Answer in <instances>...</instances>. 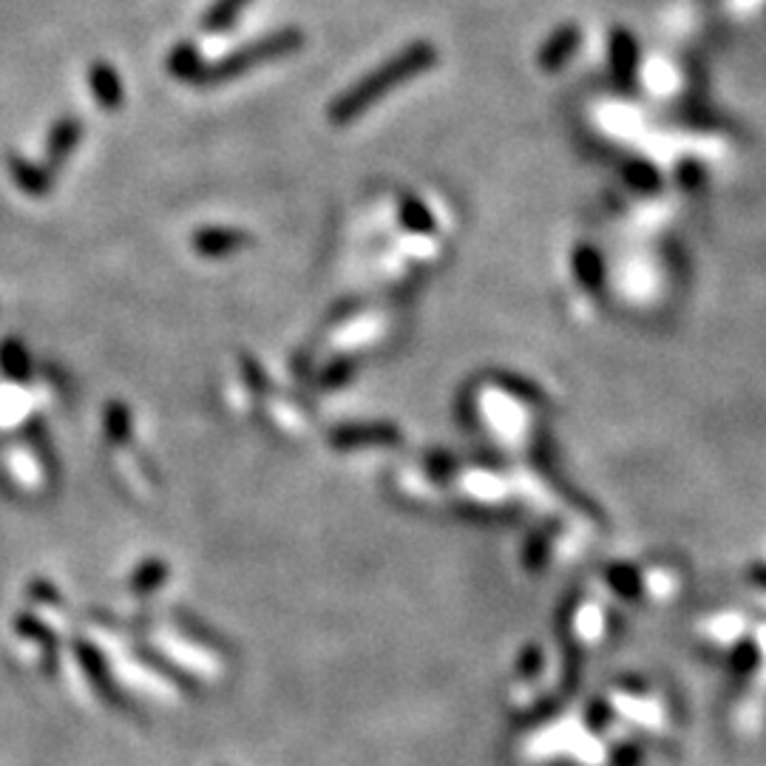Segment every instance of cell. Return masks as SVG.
I'll list each match as a JSON object with an SVG mask.
<instances>
[{
	"instance_id": "cell-23",
	"label": "cell",
	"mask_w": 766,
	"mask_h": 766,
	"mask_svg": "<svg viewBox=\"0 0 766 766\" xmlns=\"http://www.w3.org/2000/svg\"><path fill=\"white\" fill-rule=\"evenodd\" d=\"M749 579H753L758 588L766 591V565H755V568L749 571Z\"/></svg>"
},
{
	"instance_id": "cell-4",
	"label": "cell",
	"mask_w": 766,
	"mask_h": 766,
	"mask_svg": "<svg viewBox=\"0 0 766 766\" xmlns=\"http://www.w3.org/2000/svg\"><path fill=\"white\" fill-rule=\"evenodd\" d=\"M397 429L390 423H361V426H338L330 435V443L336 449H358V446H383V443H395Z\"/></svg>"
},
{
	"instance_id": "cell-7",
	"label": "cell",
	"mask_w": 766,
	"mask_h": 766,
	"mask_svg": "<svg viewBox=\"0 0 766 766\" xmlns=\"http://www.w3.org/2000/svg\"><path fill=\"white\" fill-rule=\"evenodd\" d=\"M9 171H12V179L18 182L20 191L32 193V196H43L52 188V171L34 166V162L18 157V153L9 157Z\"/></svg>"
},
{
	"instance_id": "cell-9",
	"label": "cell",
	"mask_w": 766,
	"mask_h": 766,
	"mask_svg": "<svg viewBox=\"0 0 766 766\" xmlns=\"http://www.w3.org/2000/svg\"><path fill=\"white\" fill-rule=\"evenodd\" d=\"M168 576H171V568H168L166 560H146L131 574L128 588H131V594H137V596H148V594H153L157 588H162V585L168 582Z\"/></svg>"
},
{
	"instance_id": "cell-8",
	"label": "cell",
	"mask_w": 766,
	"mask_h": 766,
	"mask_svg": "<svg viewBox=\"0 0 766 766\" xmlns=\"http://www.w3.org/2000/svg\"><path fill=\"white\" fill-rule=\"evenodd\" d=\"M88 83H92L94 97H97L108 111H114V108L123 103V79H119V74L114 72L108 63H94L92 72H88Z\"/></svg>"
},
{
	"instance_id": "cell-1",
	"label": "cell",
	"mask_w": 766,
	"mask_h": 766,
	"mask_svg": "<svg viewBox=\"0 0 766 766\" xmlns=\"http://www.w3.org/2000/svg\"><path fill=\"white\" fill-rule=\"evenodd\" d=\"M437 63V49L426 40L421 43H412V46L403 49L401 54L390 57L381 68H375L372 74H366L364 79H358L350 92H344L341 97L332 103L330 119L336 126H347L352 119H358L361 114L370 111L377 99H383L390 92H395L401 83L417 77V74L429 72Z\"/></svg>"
},
{
	"instance_id": "cell-18",
	"label": "cell",
	"mask_w": 766,
	"mask_h": 766,
	"mask_svg": "<svg viewBox=\"0 0 766 766\" xmlns=\"http://www.w3.org/2000/svg\"><path fill=\"white\" fill-rule=\"evenodd\" d=\"M177 616H179V621H182V628H185V634H188V630H191L193 639H199V641H202V645H213V648H225L219 636L208 634V628H205V625H202V621L196 619V616H191V614H177Z\"/></svg>"
},
{
	"instance_id": "cell-13",
	"label": "cell",
	"mask_w": 766,
	"mask_h": 766,
	"mask_svg": "<svg viewBox=\"0 0 766 766\" xmlns=\"http://www.w3.org/2000/svg\"><path fill=\"white\" fill-rule=\"evenodd\" d=\"M245 7L247 0H216L211 12L205 14V20H202V26H205V32H222V29L233 26V20Z\"/></svg>"
},
{
	"instance_id": "cell-15",
	"label": "cell",
	"mask_w": 766,
	"mask_h": 766,
	"mask_svg": "<svg viewBox=\"0 0 766 766\" xmlns=\"http://www.w3.org/2000/svg\"><path fill=\"white\" fill-rule=\"evenodd\" d=\"M401 216H403V225L409 227V231H417V233H429L432 227V216H429V211L417 202V199H406L403 202V208H401Z\"/></svg>"
},
{
	"instance_id": "cell-10",
	"label": "cell",
	"mask_w": 766,
	"mask_h": 766,
	"mask_svg": "<svg viewBox=\"0 0 766 766\" xmlns=\"http://www.w3.org/2000/svg\"><path fill=\"white\" fill-rule=\"evenodd\" d=\"M202 68H205V63H202V57H199L196 46H188V43L173 49L171 57H168V72H171L177 79H193V83H196Z\"/></svg>"
},
{
	"instance_id": "cell-14",
	"label": "cell",
	"mask_w": 766,
	"mask_h": 766,
	"mask_svg": "<svg viewBox=\"0 0 766 766\" xmlns=\"http://www.w3.org/2000/svg\"><path fill=\"white\" fill-rule=\"evenodd\" d=\"M106 432L114 443L128 440V435H131V415H128V409L123 403H111V406H108Z\"/></svg>"
},
{
	"instance_id": "cell-20",
	"label": "cell",
	"mask_w": 766,
	"mask_h": 766,
	"mask_svg": "<svg viewBox=\"0 0 766 766\" xmlns=\"http://www.w3.org/2000/svg\"><path fill=\"white\" fill-rule=\"evenodd\" d=\"M350 375H352V364L350 361H338V364H332L330 370L325 372V386H341V383H347L350 381Z\"/></svg>"
},
{
	"instance_id": "cell-19",
	"label": "cell",
	"mask_w": 766,
	"mask_h": 766,
	"mask_svg": "<svg viewBox=\"0 0 766 766\" xmlns=\"http://www.w3.org/2000/svg\"><path fill=\"white\" fill-rule=\"evenodd\" d=\"M540 670H542V650L536 648V645H531V648L522 650L520 661H517V673H520V679H536Z\"/></svg>"
},
{
	"instance_id": "cell-11",
	"label": "cell",
	"mask_w": 766,
	"mask_h": 766,
	"mask_svg": "<svg viewBox=\"0 0 766 766\" xmlns=\"http://www.w3.org/2000/svg\"><path fill=\"white\" fill-rule=\"evenodd\" d=\"M0 370L7 372L9 377H14V381H26L29 372H32L29 352L23 350V344L14 341V338H9V341L0 344Z\"/></svg>"
},
{
	"instance_id": "cell-6",
	"label": "cell",
	"mask_w": 766,
	"mask_h": 766,
	"mask_svg": "<svg viewBox=\"0 0 766 766\" xmlns=\"http://www.w3.org/2000/svg\"><path fill=\"white\" fill-rule=\"evenodd\" d=\"M251 245V236L245 231H233V227H205L193 236V247L202 256H231V253L242 251Z\"/></svg>"
},
{
	"instance_id": "cell-5",
	"label": "cell",
	"mask_w": 766,
	"mask_h": 766,
	"mask_svg": "<svg viewBox=\"0 0 766 766\" xmlns=\"http://www.w3.org/2000/svg\"><path fill=\"white\" fill-rule=\"evenodd\" d=\"M79 139H83V123L74 117H63L57 119L52 126V131H49L46 139V168L49 171H57L63 162H66L68 157L74 153V148L79 146Z\"/></svg>"
},
{
	"instance_id": "cell-2",
	"label": "cell",
	"mask_w": 766,
	"mask_h": 766,
	"mask_svg": "<svg viewBox=\"0 0 766 766\" xmlns=\"http://www.w3.org/2000/svg\"><path fill=\"white\" fill-rule=\"evenodd\" d=\"M301 43H305V34L298 32V29L273 32L262 40H253V43H247V46L238 49V52L227 54V57H222L219 63L205 66L196 83L199 86H219V83H227V79L233 77H242V74L251 72V68L265 66L270 60L292 54L296 49H301Z\"/></svg>"
},
{
	"instance_id": "cell-21",
	"label": "cell",
	"mask_w": 766,
	"mask_h": 766,
	"mask_svg": "<svg viewBox=\"0 0 766 766\" xmlns=\"http://www.w3.org/2000/svg\"><path fill=\"white\" fill-rule=\"evenodd\" d=\"M610 721V708L605 704V701H596V704H591L588 710V727L591 730H605Z\"/></svg>"
},
{
	"instance_id": "cell-16",
	"label": "cell",
	"mask_w": 766,
	"mask_h": 766,
	"mask_svg": "<svg viewBox=\"0 0 766 766\" xmlns=\"http://www.w3.org/2000/svg\"><path fill=\"white\" fill-rule=\"evenodd\" d=\"M18 630H20V636H29V639L40 641V645L46 648V656H54V636H52V630L43 625V621H38L34 616H20Z\"/></svg>"
},
{
	"instance_id": "cell-22",
	"label": "cell",
	"mask_w": 766,
	"mask_h": 766,
	"mask_svg": "<svg viewBox=\"0 0 766 766\" xmlns=\"http://www.w3.org/2000/svg\"><path fill=\"white\" fill-rule=\"evenodd\" d=\"M641 758V749L636 744H625L619 753H614V766H636V760Z\"/></svg>"
},
{
	"instance_id": "cell-3",
	"label": "cell",
	"mask_w": 766,
	"mask_h": 766,
	"mask_svg": "<svg viewBox=\"0 0 766 766\" xmlns=\"http://www.w3.org/2000/svg\"><path fill=\"white\" fill-rule=\"evenodd\" d=\"M74 653H77L79 668H83L86 679L92 681V688L103 695V701L111 704V708H119V704H123V693H119L117 684H114L106 656L99 653L94 645H88V641H74Z\"/></svg>"
},
{
	"instance_id": "cell-12",
	"label": "cell",
	"mask_w": 766,
	"mask_h": 766,
	"mask_svg": "<svg viewBox=\"0 0 766 766\" xmlns=\"http://www.w3.org/2000/svg\"><path fill=\"white\" fill-rule=\"evenodd\" d=\"M139 659H142V661H148V664H151L153 670H159V673H166L168 679H171L173 684H177V688H182V690H191V693H196V690H199V684H196V681L191 679V675L185 673V670H179L177 664H173V661H168L166 656H162V653H157V650H151V648H142V650H139Z\"/></svg>"
},
{
	"instance_id": "cell-17",
	"label": "cell",
	"mask_w": 766,
	"mask_h": 766,
	"mask_svg": "<svg viewBox=\"0 0 766 766\" xmlns=\"http://www.w3.org/2000/svg\"><path fill=\"white\" fill-rule=\"evenodd\" d=\"M608 582H610V588H614L619 596H625V599H636V596H639V591H641L636 571L621 568V565L619 568L610 571Z\"/></svg>"
}]
</instances>
